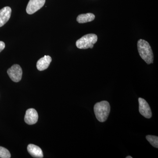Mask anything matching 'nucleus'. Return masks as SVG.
Here are the masks:
<instances>
[{"label":"nucleus","instance_id":"ddd939ff","mask_svg":"<svg viewBox=\"0 0 158 158\" xmlns=\"http://www.w3.org/2000/svg\"><path fill=\"white\" fill-rule=\"evenodd\" d=\"M11 154L8 149L5 148L0 146V158H10Z\"/></svg>","mask_w":158,"mask_h":158},{"label":"nucleus","instance_id":"39448f33","mask_svg":"<svg viewBox=\"0 0 158 158\" xmlns=\"http://www.w3.org/2000/svg\"><path fill=\"white\" fill-rule=\"evenodd\" d=\"M46 0H30L26 9L27 14L32 15L44 6Z\"/></svg>","mask_w":158,"mask_h":158},{"label":"nucleus","instance_id":"6e6552de","mask_svg":"<svg viewBox=\"0 0 158 158\" xmlns=\"http://www.w3.org/2000/svg\"><path fill=\"white\" fill-rule=\"evenodd\" d=\"M11 9L8 6L0 10V27L4 26L11 17Z\"/></svg>","mask_w":158,"mask_h":158},{"label":"nucleus","instance_id":"f8f14e48","mask_svg":"<svg viewBox=\"0 0 158 158\" xmlns=\"http://www.w3.org/2000/svg\"><path fill=\"white\" fill-rule=\"evenodd\" d=\"M148 141L152 146L156 148H158V137L153 135H147L146 137Z\"/></svg>","mask_w":158,"mask_h":158},{"label":"nucleus","instance_id":"9b49d317","mask_svg":"<svg viewBox=\"0 0 158 158\" xmlns=\"http://www.w3.org/2000/svg\"><path fill=\"white\" fill-rule=\"evenodd\" d=\"M95 19V15L91 13L79 15L77 18V21L79 23H85L92 21Z\"/></svg>","mask_w":158,"mask_h":158},{"label":"nucleus","instance_id":"9d476101","mask_svg":"<svg viewBox=\"0 0 158 158\" xmlns=\"http://www.w3.org/2000/svg\"><path fill=\"white\" fill-rule=\"evenodd\" d=\"M27 150L29 153L34 157H43V153L42 150L37 145L33 144H29L27 147Z\"/></svg>","mask_w":158,"mask_h":158},{"label":"nucleus","instance_id":"4468645a","mask_svg":"<svg viewBox=\"0 0 158 158\" xmlns=\"http://www.w3.org/2000/svg\"><path fill=\"white\" fill-rule=\"evenodd\" d=\"M5 46H6V45H5V43L3 41H0V52L4 49Z\"/></svg>","mask_w":158,"mask_h":158},{"label":"nucleus","instance_id":"0eeeda50","mask_svg":"<svg viewBox=\"0 0 158 158\" xmlns=\"http://www.w3.org/2000/svg\"><path fill=\"white\" fill-rule=\"evenodd\" d=\"M38 115L35 109H29L26 111L25 116V122L29 125H33L37 123L38 121Z\"/></svg>","mask_w":158,"mask_h":158},{"label":"nucleus","instance_id":"7ed1b4c3","mask_svg":"<svg viewBox=\"0 0 158 158\" xmlns=\"http://www.w3.org/2000/svg\"><path fill=\"white\" fill-rule=\"evenodd\" d=\"M98 40V37L96 34H86L76 41L77 48L81 49L92 48L94 44H95Z\"/></svg>","mask_w":158,"mask_h":158},{"label":"nucleus","instance_id":"423d86ee","mask_svg":"<svg viewBox=\"0 0 158 158\" xmlns=\"http://www.w3.org/2000/svg\"><path fill=\"white\" fill-rule=\"evenodd\" d=\"M139 111L140 114L145 118H150L152 116V113L149 105L144 99L139 98Z\"/></svg>","mask_w":158,"mask_h":158},{"label":"nucleus","instance_id":"20e7f679","mask_svg":"<svg viewBox=\"0 0 158 158\" xmlns=\"http://www.w3.org/2000/svg\"><path fill=\"white\" fill-rule=\"evenodd\" d=\"M9 77L15 82L20 81L22 77L23 71L19 65L15 64L7 71Z\"/></svg>","mask_w":158,"mask_h":158},{"label":"nucleus","instance_id":"2eb2a0df","mask_svg":"<svg viewBox=\"0 0 158 158\" xmlns=\"http://www.w3.org/2000/svg\"><path fill=\"white\" fill-rule=\"evenodd\" d=\"M126 158H132V156H128L127 157H126Z\"/></svg>","mask_w":158,"mask_h":158},{"label":"nucleus","instance_id":"f03ea898","mask_svg":"<svg viewBox=\"0 0 158 158\" xmlns=\"http://www.w3.org/2000/svg\"><path fill=\"white\" fill-rule=\"evenodd\" d=\"M94 110L97 119L100 122H104L107 119L110 115V103L106 101L97 103L94 105Z\"/></svg>","mask_w":158,"mask_h":158},{"label":"nucleus","instance_id":"1a4fd4ad","mask_svg":"<svg viewBox=\"0 0 158 158\" xmlns=\"http://www.w3.org/2000/svg\"><path fill=\"white\" fill-rule=\"evenodd\" d=\"M52 58L49 56H45L37 61V67L38 70L43 71L48 69L52 62Z\"/></svg>","mask_w":158,"mask_h":158},{"label":"nucleus","instance_id":"f257e3e1","mask_svg":"<svg viewBox=\"0 0 158 158\" xmlns=\"http://www.w3.org/2000/svg\"><path fill=\"white\" fill-rule=\"evenodd\" d=\"M138 52L141 59H143L148 64L153 62V54L149 44L146 40L140 39L138 40Z\"/></svg>","mask_w":158,"mask_h":158}]
</instances>
